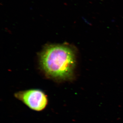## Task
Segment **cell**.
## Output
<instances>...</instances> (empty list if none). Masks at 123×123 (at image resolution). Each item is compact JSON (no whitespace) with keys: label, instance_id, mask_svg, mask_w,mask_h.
Here are the masks:
<instances>
[{"label":"cell","instance_id":"obj_1","mask_svg":"<svg viewBox=\"0 0 123 123\" xmlns=\"http://www.w3.org/2000/svg\"><path fill=\"white\" fill-rule=\"evenodd\" d=\"M40 62L48 76L56 80H68L72 78L76 66L75 51L66 44L49 45L41 53Z\"/></svg>","mask_w":123,"mask_h":123},{"label":"cell","instance_id":"obj_2","mask_svg":"<svg viewBox=\"0 0 123 123\" xmlns=\"http://www.w3.org/2000/svg\"><path fill=\"white\" fill-rule=\"evenodd\" d=\"M14 97L31 110L41 111L48 105V97L43 91L38 89H31L15 93Z\"/></svg>","mask_w":123,"mask_h":123}]
</instances>
